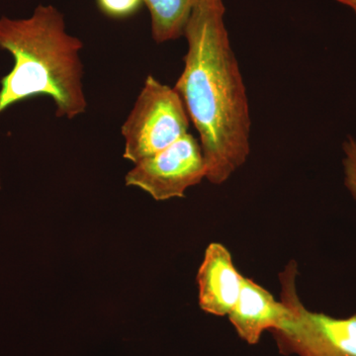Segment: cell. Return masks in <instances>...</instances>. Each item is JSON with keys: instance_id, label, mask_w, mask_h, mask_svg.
<instances>
[{"instance_id": "ba28073f", "label": "cell", "mask_w": 356, "mask_h": 356, "mask_svg": "<svg viewBox=\"0 0 356 356\" xmlns=\"http://www.w3.org/2000/svg\"><path fill=\"white\" fill-rule=\"evenodd\" d=\"M198 0H144L151 15L152 36L156 43L184 36V30Z\"/></svg>"}, {"instance_id": "277c9868", "label": "cell", "mask_w": 356, "mask_h": 356, "mask_svg": "<svg viewBox=\"0 0 356 356\" xmlns=\"http://www.w3.org/2000/svg\"><path fill=\"white\" fill-rule=\"evenodd\" d=\"M191 119L175 88L149 76L121 128L123 158L138 163L188 134Z\"/></svg>"}, {"instance_id": "52a82bcc", "label": "cell", "mask_w": 356, "mask_h": 356, "mask_svg": "<svg viewBox=\"0 0 356 356\" xmlns=\"http://www.w3.org/2000/svg\"><path fill=\"white\" fill-rule=\"evenodd\" d=\"M289 315V309L281 300L276 301L266 288L243 276L240 295L228 318L238 336L254 346L264 332L280 329Z\"/></svg>"}, {"instance_id": "8992f818", "label": "cell", "mask_w": 356, "mask_h": 356, "mask_svg": "<svg viewBox=\"0 0 356 356\" xmlns=\"http://www.w3.org/2000/svg\"><path fill=\"white\" fill-rule=\"evenodd\" d=\"M243 278L228 248L210 243L197 273L200 308L217 317L228 316L240 295Z\"/></svg>"}, {"instance_id": "6da1fadb", "label": "cell", "mask_w": 356, "mask_h": 356, "mask_svg": "<svg viewBox=\"0 0 356 356\" xmlns=\"http://www.w3.org/2000/svg\"><path fill=\"white\" fill-rule=\"evenodd\" d=\"M224 0H198L184 30L187 51L175 89L199 134L206 179L224 184L250 153V104L225 22Z\"/></svg>"}, {"instance_id": "8fae6325", "label": "cell", "mask_w": 356, "mask_h": 356, "mask_svg": "<svg viewBox=\"0 0 356 356\" xmlns=\"http://www.w3.org/2000/svg\"><path fill=\"white\" fill-rule=\"evenodd\" d=\"M341 6L348 7L356 14V0H334Z\"/></svg>"}, {"instance_id": "7c38bea8", "label": "cell", "mask_w": 356, "mask_h": 356, "mask_svg": "<svg viewBox=\"0 0 356 356\" xmlns=\"http://www.w3.org/2000/svg\"><path fill=\"white\" fill-rule=\"evenodd\" d=\"M0 188H1V181H0Z\"/></svg>"}, {"instance_id": "7a4b0ae2", "label": "cell", "mask_w": 356, "mask_h": 356, "mask_svg": "<svg viewBox=\"0 0 356 356\" xmlns=\"http://www.w3.org/2000/svg\"><path fill=\"white\" fill-rule=\"evenodd\" d=\"M81 39L65 30L64 14L53 6H40L29 18L0 17V49L14 58L13 70L0 81V115L35 96H49L56 116L70 120L83 114Z\"/></svg>"}, {"instance_id": "3957f363", "label": "cell", "mask_w": 356, "mask_h": 356, "mask_svg": "<svg viewBox=\"0 0 356 356\" xmlns=\"http://www.w3.org/2000/svg\"><path fill=\"white\" fill-rule=\"evenodd\" d=\"M297 262L291 261L280 274L281 301L290 315L274 341L284 356H356V314L334 318L306 308L297 293Z\"/></svg>"}, {"instance_id": "9c48e42d", "label": "cell", "mask_w": 356, "mask_h": 356, "mask_svg": "<svg viewBox=\"0 0 356 356\" xmlns=\"http://www.w3.org/2000/svg\"><path fill=\"white\" fill-rule=\"evenodd\" d=\"M344 185L356 201V138L348 136L343 144Z\"/></svg>"}, {"instance_id": "30bf717a", "label": "cell", "mask_w": 356, "mask_h": 356, "mask_svg": "<svg viewBox=\"0 0 356 356\" xmlns=\"http://www.w3.org/2000/svg\"><path fill=\"white\" fill-rule=\"evenodd\" d=\"M144 0H97L98 7L111 18H126L139 10Z\"/></svg>"}, {"instance_id": "5b68a950", "label": "cell", "mask_w": 356, "mask_h": 356, "mask_svg": "<svg viewBox=\"0 0 356 356\" xmlns=\"http://www.w3.org/2000/svg\"><path fill=\"white\" fill-rule=\"evenodd\" d=\"M206 178L200 140L186 134L170 147L136 163L125 177L127 186L139 187L156 201L184 198L189 187Z\"/></svg>"}]
</instances>
